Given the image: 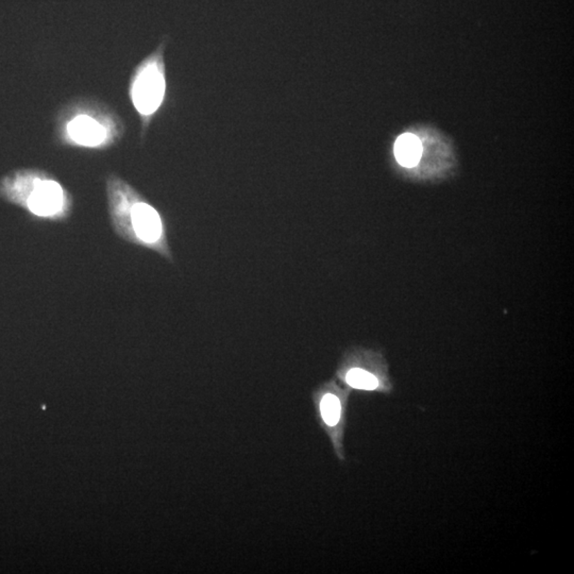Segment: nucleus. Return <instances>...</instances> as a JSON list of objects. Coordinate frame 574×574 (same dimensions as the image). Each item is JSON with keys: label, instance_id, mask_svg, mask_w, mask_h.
<instances>
[{"label": "nucleus", "instance_id": "obj_2", "mask_svg": "<svg viewBox=\"0 0 574 574\" xmlns=\"http://www.w3.org/2000/svg\"><path fill=\"white\" fill-rule=\"evenodd\" d=\"M0 197L39 220L63 222L72 214V197L44 171L21 169L9 173L0 181Z\"/></svg>", "mask_w": 574, "mask_h": 574}, {"label": "nucleus", "instance_id": "obj_1", "mask_svg": "<svg viewBox=\"0 0 574 574\" xmlns=\"http://www.w3.org/2000/svg\"><path fill=\"white\" fill-rule=\"evenodd\" d=\"M106 195L108 215L116 236L173 262L166 226L159 211L116 175H108Z\"/></svg>", "mask_w": 574, "mask_h": 574}, {"label": "nucleus", "instance_id": "obj_5", "mask_svg": "<svg viewBox=\"0 0 574 574\" xmlns=\"http://www.w3.org/2000/svg\"><path fill=\"white\" fill-rule=\"evenodd\" d=\"M394 157L404 169H414L422 157V143L419 136L406 132L398 137L394 146Z\"/></svg>", "mask_w": 574, "mask_h": 574}, {"label": "nucleus", "instance_id": "obj_3", "mask_svg": "<svg viewBox=\"0 0 574 574\" xmlns=\"http://www.w3.org/2000/svg\"><path fill=\"white\" fill-rule=\"evenodd\" d=\"M166 82L163 66L157 57L142 63L132 80L131 100L142 116L153 115L161 106L165 96Z\"/></svg>", "mask_w": 574, "mask_h": 574}, {"label": "nucleus", "instance_id": "obj_6", "mask_svg": "<svg viewBox=\"0 0 574 574\" xmlns=\"http://www.w3.org/2000/svg\"><path fill=\"white\" fill-rule=\"evenodd\" d=\"M347 384L355 390H374L380 386L378 376L362 367H350L344 374Z\"/></svg>", "mask_w": 574, "mask_h": 574}, {"label": "nucleus", "instance_id": "obj_7", "mask_svg": "<svg viewBox=\"0 0 574 574\" xmlns=\"http://www.w3.org/2000/svg\"><path fill=\"white\" fill-rule=\"evenodd\" d=\"M321 413L325 425L329 427H335L341 420V400L333 392H327L323 394L321 399Z\"/></svg>", "mask_w": 574, "mask_h": 574}, {"label": "nucleus", "instance_id": "obj_4", "mask_svg": "<svg viewBox=\"0 0 574 574\" xmlns=\"http://www.w3.org/2000/svg\"><path fill=\"white\" fill-rule=\"evenodd\" d=\"M67 135L77 145L97 148L106 143L108 130L104 124L88 115L79 114L66 126Z\"/></svg>", "mask_w": 574, "mask_h": 574}]
</instances>
